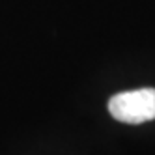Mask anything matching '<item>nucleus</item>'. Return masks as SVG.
Returning <instances> with one entry per match:
<instances>
[{
    "instance_id": "nucleus-1",
    "label": "nucleus",
    "mask_w": 155,
    "mask_h": 155,
    "mask_svg": "<svg viewBox=\"0 0 155 155\" xmlns=\"http://www.w3.org/2000/svg\"><path fill=\"white\" fill-rule=\"evenodd\" d=\"M108 112L124 124H144L155 120V88H140L110 97Z\"/></svg>"
}]
</instances>
